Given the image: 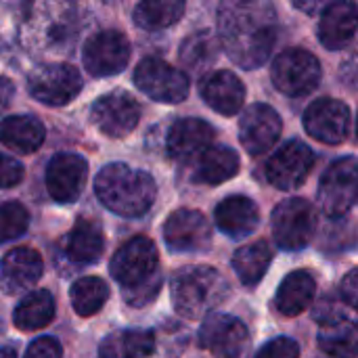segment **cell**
I'll list each match as a JSON object with an SVG mask.
<instances>
[{
  "label": "cell",
  "mask_w": 358,
  "mask_h": 358,
  "mask_svg": "<svg viewBox=\"0 0 358 358\" xmlns=\"http://www.w3.org/2000/svg\"><path fill=\"white\" fill-rule=\"evenodd\" d=\"M216 25L220 48L243 69L266 63L279 34L273 0H220Z\"/></svg>",
  "instance_id": "6da1fadb"
},
{
  "label": "cell",
  "mask_w": 358,
  "mask_h": 358,
  "mask_svg": "<svg viewBox=\"0 0 358 358\" xmlns=\"http://www.w3.org/2000/svg\"><path fill=\"white\" fill-rule=\"evenodd\" d=\"M109 273L122 285L124 300L130 306L151 304L162 289L157 250L147 237H134L124 243L111 258Z\"/></svg>",
  "instance_id": "7a4b0ae2"
},
{
  "label": "cell",
  "mask_w": 358,
  "mask_h": 358,
  "mask_svg": "<svg viewBox=\"0 0 358 358\" xmlns=\"http://www.w3.org/2000/svg\"><path fill=\"white\" fill-rule=\"evenodd\" d=\"M99 201L117 216L138 218L147 214L157 197V185L149 172L126 164H109L94 178Z\"/></svg>",
  "instance_id": "3957f363"
},
{
  "label": "cell",
  "mask_w": 358,
  "mask_h": 358,
  "mask_svg": "<svg viewBox=\"0 0 358 358\" xmlns=\"http://www.w3.org/2000/svg\"><path fill=\"white\" fill-rule=\"evenodd\" d=\"M78 34L76 0H34L21 27L23 42L44 55H63Z\"/></svg>",
  "instance_id": "277c9868"
},
{
  "label": "cell",
  "mask_w": 358,
  "mask_h": 358,
  "mask_svg": "<svg viewBox=\"0 0 358 358\" xmlns=\"http://www.w3.org/2000/svg\"><path fill=\"white\" fill-rule=\"evenodd\" d=\"M229 285L212 266H185L172 277V304L182 319H203L227 298Z\"/></svg>",
  "instance_id": "5b68a950"
},
{
  "label": "cell",
  "mask_w": 358,
  "mask_h": 358,
  "mask_svg": "<svg viewBox=\"0 0 358 358\" xmlns=\"http://www.w3.org/2000/svg\"><path fill=\"white\" fill-rule=\"evenodd\" d=\"M271 78L277 90L287 96H304L321 82L319 59L304 48H287L275 57Z\"/></svg>",
  "instance_id": "8992f818"
},
{
  "label": "cell",
  "mask_w": 358,
  "mask_h": 358,
  "mask_svg": "<svg viewBox=\"0 0 358 358\" xmlns=\"http://www.w3.org/2000/svg\"><path fill=\"white\" fill-rule=\"evenodd\" d=\"M358 189V164L355 155L334 162L321 178L319 185V208L329 218L346 216L355 201Z\"/></svg>",
  "instance_id": "52a82bcc"
},
{
  "label": "cell",
  "mask_w": 358,
  "mask_h": 358,
  "mask_svg": "<svg viewBox=\"0 0 358 358\" xmlns=\"http://www.w3.org/2000/svg\"><path fill=\"white\" fill-rule=\"evenodd\" d=\"M134 84L157 103H180L191 88L189 76L182 69L155 57H147L136 65Z\"/></svg>",
  "instance_id": "ba28073f"
},
{
  "label": "cell",
  "mask_w": 358,
  "mask_h": 358,
  "mask_svg": "<svg viewBox=\"0 0 358 358\" xmlns=\"http://www.w3.org/2000/svg\"><path fill=\"white\" fill-rule=\"evenodd\" d=\"M315 235V210L302 197H289L273 210V237L285 252L304 250Z\"/></svg>",
  "instance_id": "9c48e42d"
},
{
  "label": "cell",
  "mask_w": 358,
  "mask_h": 358,
  "mask_svg": "<svg viewBox=\"0 0 358 358\" xmlns=\"http://www.w3.org/2000/svg\"><path fill=\"white\" fill-rule=\"evenodd\" d=\"M29 94L50 107H63L82 90L80 71L69 63H46L27 76Z\"/></svg>",
  "instance_id": "30bf717a"
},
{
  "label": "cell",
  "mask_w": 358,
  "mask_h": 358,
  "mask_svg": "<svg viewBox=\"0 0 358 358\" xmlns=\"http://www.w3.org/2000/svg\"><path fill=\"white\" fill-rule=\"evenodd\" d=\"M199 346L210 350L214 358H250V331L229 315L210 313L199 329Z\"/></svg>",
  "instance_id": "8fae6325"
},
{
  "label": "cell",
  "mask_w": 358,
  "mask_h": 358,
  "mask_svg": "<svg viewBox=\"0 0 358 358\" xmlns=\"http://www.w3.org/2000/svg\"><path fill=\"white\" fill-rule=\"evenodd\" d=\"M130 59V42L117 29H107L90 36L82 50L84 67L94 78H109L120 73Z\"/></svg>",
  "instance_id": "7c38bea8"
},
{
  "label": "cell",
  "mask_w": 358,
  "mask_h": 358,
  "mask_svg": "<svg viewBox=\"0 0 358 358\" xmlns=\"http://www.w3.org/2000/svg\"><path fill=\"white\" fill-rule=\"evenodd\" d=\"M141 120V107L128 92H109L94 101L90 124L109 138L128 136Z\"/></svg>",
  "instance_id": "4fadbf2b"
},
{
  "label": "cell",
  "mask_w": 358,
  "mask_h": 358,
  "mask_svg": "<svg viewBox=\"0 0 358 358\" xmlns=\"http://www.w3.org/2000/svg\"><path fill=\"white\" fill-rule=\"evenodd\" d=\"M313 166V149L302 141H289L271 155L266 164V178L281 191H294L304 185Z\"/></svg>",
  "instance_id": "5bb4252c"
},
{
  "label": "cell",
  "mask_w": 358,
  "mask_h": 358,
  "mask_svg": "<svg viewBox=\"0 0 358 358\" xmlns=\"http://www.w3.org/2000/svg\"><path fill=\"white\" fill-rule=\"evenodd\" d=\"M212 231L208 218L197 210H176L164 224V241L170 252L197 254L210 245Z\"/></svg>",
  "instance_id": "9a60e30c"
},
{
  "label": "cell",
  "mask_w": 358,
  "mask_h": 358,
  "mask_svg": "<svg viewBox=\"0 0 358 358\" xmlns=\"http://www.w3.org/2000/svg\"><path fill=\"white\" fill-rule=\"evenodd\" d=\"M304 128L321 143L340 145L346 141L350 130V109L338 99H319L304 111Z\"/></svg>",
  "instance_id": "2e32d148"
},
{
  "label": "cell",
  "mask_w": 358,
  "mask_h": 358,
  "mask_svg": "<svg viewBox=\"0 0 358 358\" xmlns=\"http://www.w3.org/2000/svg\"><path fill=\"white\" fill-rule=\"evenodd\" d=\"M281 128L279 113L271 105L256 103L248 107L239 120V141L250 155H264L279 141Z\"/></svg>",
  "instance_id": "e0dca14e"
},
{
  "label": "cell",
  "mask_w": 358,
  "mask_h": 358,
  "mask_svg": "<svg viewBox=\"0 0 358 358\" xmlns=\"http://www.w3.org/2000/svg\"><path fill=\"white\" fill-rule=\"evenodd\" d=\"M88 164L78 153H57L46 168V189L57 203H73L84 191Z\"/></svg>",
  "instance_id": "ac0fdd59"
},
{
  "label": "cell",
  "mask_w": 358,
  "mask_h": 358,
  "mask_svg": "<svg viewBox=\"0 0 358 358\" xmlns=\"http://www.w3.org/2000/svg\"><path fill=\"white\" fill-rule=\"evenodd\" d=\"M42 258L31 248H15L0 260V292L17 296L29 292L42 277Z\"/></svg>",
  "instance_id": "d6986e66"
},
{
  "label": "cell",
  "mask_w": 358,
  "mask_h": 358,
  "mask_svg": "<svg viewBox=\"0 0 358 358\" xmlns=\"http://www.w3.org/2000/svg\"><path fill=\"white\" fill-rule=\"evenodd\" d=\"M319 40L327 50L346 48L357 34V4L352 0H336L321 10Z\"/></svg>",
  "instance_id": "ffe728a7"
},
{
  "label": "cell",
  "mask_w": 358,
  "mask_h": 358,
  "mask_svg": "<svg viewBox=\"0 0 358 358\" xmlns=\"http://www.w3.org/2000/svg\"><path fill=\"white\" fill-rule=\"evenodd\" d=\"M214 141V128L199 120V117H182L176 120L168 132L166 147L170 157L187 162L197 157L206 147H210Z\"/></svg>",
  "instance_id": "44dd1931"
},
{
  "label": "cell",
  "mask_w": 358,
  "mask_h": 358,
  "mask_svg": "<svg viewBox=\"0 0 358 358\" xmlns=\"http://www.w3.org/2000/svg\"><path fill=\"white\" fill-rule=\"evenodd\" d=\"M203 101L222 115H235L245 103V86L233 71H212L201 80Z\"/></svg>",
  "instance_id": "7402d4cb"
},
{
  "label": "cell",
  "mask_w": 358,
  "mask_h": 358,
  "mask_svg": "<svg viewBox=\"0 0 358 358\" xmlns=\"http://www.w3.org/2000/svg\"><path fill=\"white\" fill-rule=\"evenodd\" d=\"M218 229L233 237V239H243L252 235L258 224H260V210L258 206L245 197V195H231L222 199L214 212Z\"/></svg>",
  "instance_id": "603a6c76"
},
{
  "label": "cell",
  "mask_w": 358,
  "mask_h": 358,
  "mask_svg": "<svg viewBox=\"0 0 358 358\" xmlns=\"http://www.w3.org/2000/svg\"><path fill=\"white\" fill-rule=\"evenodd\" d=\"M105 250V237L96 222L92 220H78L71 233L63 241V258L80 268L88 264H96Z\"/></svg>",
  "instance_id": "cb8c5ba5"
},
{
  "label": "cell",
  "mask_w": 358,
  "mask_h": 358,
  "mask_svg": "<svg viewBox=\"0 0 358 358\" xmlns=\"http://www.w3.org/2000/svg\"><path fill=\"white\" fill-rule=\"evenodd\" d=\"M239 166L237 151L224 145H210L197 155L193 180L201 185H220L237 176Z\"/></svg>",
  "instance_id": "d4e9b609"
},
{
  "label": "cell",
  "mask_w": 358,
  "mask_h": 358,
  "mask_svg": "<svg viewBox=\"0 0 358 358\" xmlns=\"http://www.w3.org/2000/svg\"><path fill=\"white\" fill-rule=\"evenodd\" d=\"M315 294H317L315 277L308 271H294L281 281L275 296V306L285 317H298L310 306Z\"/></svg>",
  "instance_id": "484cf974"
},
{
  "label": "cell",
  "mask_w": 358,
  "mask_h": 358,
  "mask_svg": "<svg viewBox=\"0 0 358 358\" xmlns=\"http://www.w3.org/2000/svg\"><path fill=\"white\" fill-rule=\"evenodd\" d=\"M46 130L34 115H10L0 122V143L17 153H34L42 147Z\"/></svg>",
  "instance_id": "4316f807"
},
{
  "label": "cell",
  "mask_w": 358,
  "mask_h": 358,
  "mask_svg": "<svg viewBox=\"0 0 358 358\" xmlns=\"http://www.w3.org/2000/svg\"><path fill=\"white\" fill-rule=\"evenodd\" d=\"M155 350V336L149 329H117L101 346L99 358H147Z\"/></svg>",
  "instance_id": "83f0119b"
},
{
  "label": "cell",
  "mask_w": 358,
  "mask_h": 358,
  "mask_svg": "<svg viewBox=\"0 0 358 358\" xmlns=\"http://www.w3.org/2000/svg\"><path fill=\"white\" fill-rule=\"evenodd\" d=\"M319 348L334 358H357L358 331L352 317L323 323L319 331Z\"/></svg>",
  "instance_id": "f1b7e54d"
},
{
  "label": "cell",
  "mask_w": 358,
  "mask_h": 358,
  "mask_svg": "<svg viewBox=\"0 0 358 358\" xmlns=\"http://www.w3.org/2000/svg\"><path fill=\"white\" fill-rule=\"evenodd\" d=\"M271 262H273V250L266 241L243 245L233 254V268L239 281L248 287H254L264 279Z\"/></svg>",
  "instance_id": "f546056e"
},
{
  "label": "cell",
  "mask_w": 358,
  "mask_h": 358,
  "mask_svg": "<svg viewBox=\"0 0 358 358\" xmlns=\"http://www.w3.org/2000/svg\"><path fill=\"white\" fill-rule=\"evenodd\" d=\"M55 317V298L46 289L27 294L13 313V323L21 331H36L46 327Z\"/></svg>",
  "instance_id": "4dcf8cb0"
},
{
  "label": "cell",
  "mask_w": 358,
  "mask_h": 358,
  "mask_svg": "<svg viewBox=\"0 0 358 358\" xmlns=\"http://www.w3.org/2000/svg\"><path fill=\"white\" fill-rule=\"evenodd\" d=\"M218 48L220 44L216 36L208 29H199L182 40L178 57H180V63L191 73H203L216 63L218 52H220Z\"/></svg>",
  "instance_id": "1f68e13d"
},
{
  "label": "cell",
  "mask_w": 358,
  "mask_h": 358,
  "mask_svg": "<svg viewBox=\"0 0 358 358\" xmlns=\"http://www.w3.org/2000/svg\"><path fill=\"white\" fill-rule=\"evenodd\" d=\"M187 0H141L134 8V23L143 29H166L180 21Z\"/></svg>",
  "instance_id": "d6a6232c"
},
{
  "label": "cell",
  "mask_w": 358,
  "mask_h": 358,
  "mask_svg": "<svg viewBox=\"0 0 358 358\" xmlns=\"http://www.w3.org/2000/svg\"><path fill=\"white\" fill-rule=\"evenodd\" d=\"M69 300L80 317L96 315L109 300V287L101 277H82L69 289Z\"/></svg>",
  "instance_id": "836d02e7"
},
{
  "label": "cell",
  "mask_w": 358,
  "mask_h": 358,
  "mask_svg": "<svg viewBox=\"0 0 358 358\" xmlns=\"http://www.w3.org/2000/svg\"><path fill=\"white\" fill-rule=\"evenodd\" d=\"M29 227V212L19 201L0 203V245L19 239Z\"/></svg>",
  "instance_id": "e575fe53"
},
{
  "label": "cell",
  "mask_w": 358,
  "mask_h": 358,
  "mask_svg": "<svg viewBox=\"0 0 358 358\" xmlns=\"http://www.w3.org/2000/svg\"><path fill=\"white\" fill-rule=\"evenodd\" d=\"M254 358H300V346L292 338H275L266 342Z\"/></svg>",
  "instance_id": "d590c367"
},
{
  "label": "cell",
  "mask_w": 358,
  "mask_h": 358,
  "mask_svg": "<svg viewBox=\"0 0 358 358\" xmlns=\"http://www.w3.org/2000/svg\"><path fill=\"white\" fill-rule=\"evenodd\" d=\"M23 180V164L10 155L0 153V189L17 187Z\"/></svg>",
  "instance_id": "8d00e7d4"
},
{
  "label": "cell",
  "mask_w": 358,
  "mask_h": 358,
  "mask_svg": "<svg viewBox=\"0 0 358 358\" xmlns=\"http://www.w3.org/2000/svg\"><path fill=\"white\" fill-rule=\"evenodd\" d=\"M63 357V350H61V344L50 338V336H42L38 340H34L23 358H61Z\"/></svg>",
  "instance_id": "74e56055"
},
{
  "label": "cell",
  "mask_w": 358,
  "mask_h": 358,
  "mask_svg": "<svg viewBox=\"0 0 358 358\" xmlns=\"http://www.w3.org/2000/svg\"><path fill=\"white\" fill-rule=\"evenodd\" d=\"M340 296H342V302L350 308V310H355L357 308V298H358V273L352 268V271H348V275L342 279V283H340Z\"/></svg>",
  "instance_id": "f35d334b"
},
{
  "label": "cell",
  "mask_w": 358,
  "mask_h": 358,
  "mask_svg": "<svg viewBox=\"0 0 358 358\" xmlns=\"http://www.w3.org/2000/svg\"><path fill=\"white\" fill-rule=\"evenodd\" d=\"M336 0H294V6L306 15H317L321 10H325L329 4H334Z\"/></svg>",
  "instance_id": "ab89813d"
},
{
  "label": "cell",
  "mask_w": 358,
  "mask_h": 358,
  "mask_svg": "<svg viewBox=\"0 0 358 358\" xmlns=\"http://www.w3.org/2000/svg\"><path fill=\"white\" fill-rule=\"evenodd\" d=\"M13 96H15V84L8 78L0 76V113L10 105Z\"/></svg>",
  "instance_id": "60d3db41"
},
{
  "label": "cell",
  "mask_w": 358,
  "mask_h": 358,
  "mask_svg": "<svg viewBox=\"0 0 358 358\" xmlns=\"http://www.w3.org/2000/svg\"><path fill=\"white\" fill-rule=\"evenodd\" d=\"M0 358H17L13 348H0Z\"/></svg>",
  "instance_id": "b9f144b4"
}]
</instances>
